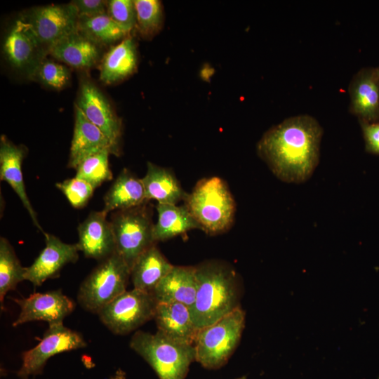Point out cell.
Instances as JSON below:
<instances>
[{
	"mask_svg": "<svg viewBox=\"0 0 379 379\" xmlns=\"http://www.w3.org/2000/svg\"><path fill=\"white\" fill-rule=\"evenodd\" d=\"M173 266L156 245H152L138 258L131 270L133 288L152 293Z\"/></svg>",
	"mask_w": 379,
	"mask_h": 379,
	"instance_id": "obj_23",
	"label": "cell"
},
{
	"mask_svg": "<svg viewBox=\"0 0 379 379\" xmlns=\"http://www.w3.org/2000/svg\"><path fill=\"white\" fill-rule=\"evenodd\" d=\"M157 305L152 293L133 288L117 296L98 314L113 333L125 335L154 319Z\"/></svg>",
	"mask_w": 379,
	"mask_h": 379,
	"instance_id": "obj_8",
	"label": "cell"
},
{
	"mask_svg": "<svg viewBox=\"0 0 379 379\" xmlns=\"http://www.w3.org/2000/svg\"><path fill=\"white\" fill-rule=\"evenodd\" d=\"M349 111L359 121H379V75L376 67H364L353 77L348 87Z\"/></svg>",
	"mask_w": 379,
	"mask_h": 379,
	"instance_id": "obj_15",
	"label": "cell"
},
{
	"mask_svg": "<svg viewBox=\"0 0 379 379\" xmlns=\"http://www.w3.org/2000/svg\"><path fill=\"white\" fill-rule=\"evenodd\" d=\"M368 153L379 155V121H359Z\"/></svg>",
	"mask_w": 379,
	"mask_h": 379,
	"instance_id": "obj_34",
	"label": "cell"
},
{
	"mask_svg": "<svg viewBox=\"0 0 379 379\" xmlns=\"http://www.w3.org/2000/svg\"><path fill=\"white\" fill-rule=\"evenodd\" d=\"M25 156V150L23 147L15 145L5 135H1L0 140V179L6 182L12 187L27 211L34 225L45 236L46 233L39 225L37 215L26 192L22 171V164Z\"/></svg>",
	"mask_w": 379,
	"mask_h": 379,
	"instance_id": "obj_18",
	"label": "cell"
},
{
	"mask_svg": "<svg viewBox=\"0 0 379 379\" xmlns=\"http://www.w3.org/2000/svg\"><path fill=\"white\" fill-rule=\"evenodd\" d=\"M55 186L75 208L86 206L95 190L89 182L77 177L57 182Z\"/></svg>",
	"mask_w": 379,
	"mask_h": 379,
	"instance_id": "obj_32",
	"label": "cell"
},
{
	"mask_svg": "<svg viewBox=\"0 0 379 379\" xmlns=\"http://www.w3.org/2000/svg\"><path fill=\"white\" fill-rule=\"evenodd\" d=\"M78 30L98 44H111L123 40L128 33L107 13L92 17L79 16Z\"/></svg>",
	"mask_w": 379,
	"mask_h": 379,
	"instance_id": "obj_27",
	"label": "cell"
},
{
	"mask_svg": "<svg viewBox=\"0 0 379 379\" xmlns=\"http://www.w3.org/2000/svg\"><path fill=\"white\" fill-rule=\"evenodd\" d=\"M44 237V248L34 262L25 268V280L31 282L34 287L40 286L47 279L58 277L65 265L74 263L79 258L77 244H66L48 233Z\"/></svg>",
	"mask_w": 379,
	"mask_h": 379,
	"instance_id": "obj_13",
	"label": "cell"
},
{
	"mask_svg": "<svg viewBox=\"0 0 379 379\" xmlns=\"http://www.w3.org/2000/svg\"><path fill=\"white\" fill-rule=\"evenodd\" d=\"M141 179L147 201L154 199L158 204H177L187 196L171 170L151 162H147V173Z\"/></svg>",
	"mask_w": 379,
	"mask_h": 379,
	"instance_id": "obj_24",
	"label": "cell"
},
{
	"mask_svg": "<svg viewBox=\"0 0 379 379\" xmlns=\"http://www.w3.org/2000/svg\"><path fill=\"white\" fill-rule=\"evenodd\" d=\"M184 201L201 230L208 234L225 232L234 222L235 201L226 182L219 177L199 180Z\"/></svg>",
	"mask_w": 379,
	"mask_h": 379,
	"instance_id": "obj_3",
	"label": "cell"
},
{
	"mask_svg": "<svg viewBox=\"0 0 379 379\" xmlns=\"http://www.w3.org/2000/svg\"><path fill=\"white\" fill-rule=\"evenodd\" d=\"M71 3L76 7L79 16L92 17L107 13V1L74 0Z\"/></svg>",
	"mask_w": 379,
	"mask_h": 379,
	"instance_id": "obj_35",
	"label": "cell"
},
{
	"mask_svg": "<svg viewBox=\"0 0 379 379\" xmlns=\"http://www.w3.org/2000/svg\"><path fill=\"white\" fill-rule=\"evenodd\" d=\"M44 86L61 89L69 82L70 74L64 65L48 59H42L30 74Z\"/></svg>",
	"mask_w": 379,
	"mask_h": 379,
	"instance_id": "obj_31",
	"label": "cell"
},
{
	"mask_svg": "<svg viewBox=\"0 0 379 379\" xmlns=\"http://www.w3.org/2000/svg\"><path fill=\"white\" fill-rule=\"evenodd\" d=\"M156 209L158 218L153 230L155 243L168 240L191 230H201L185 204H157Z\"/></svg>",
	"mask_w": 379,
	"mask_h": 379,
	"instance_id": "obj_26",
	"label": "cell"
},
{
	"mask_svg": "<svg viewBox=\"0 0 379 379\" xmlns=\"http://www.w3.org/2000/svg\"><path fill=\"white\" fill-rule=\"evenodd\" d=\"M197 291L190 307L196 327L209 326L239 307V284L227 264L208 260L195 266Z\"/></svg>",
	"mask_w": 379,
	"mask_h": 379,
	"instance_id": "obj_2",
	"label": "cell"
},
{
	"mask_svg": "<svg viewBox=\"0 0 379 379\" xmlns=\"http://www.w3.org/2000/svg\"><path fill=\"white\" fill-rule=\"evenodd\" d=\"M322 134L314 117L294 116L270 128L258 142L257 152L279 179L301 183L318 165Z\"/></svg>",
	"mask_w": 379,
	"mask_h": 379,
	"instance_id": "obj_1",
	"label": "cell"
},
{
	"mask_svg": "<svg viewBox=\"0 0 379 379\" xmlns=\"http://www.w3.org/2000/svg\"><path fill=\"white\" fill-rule=\"evenodd\" d=\"M131 348L152 368L159 379H185L195 360L194 345L172 340L161 332L136 331Z\"/></svg>",
	"mask_w": 379,
	"mask_h": 379,
	"instance_id": "obj_4",
	"label": "cell"
},
{
	"mask_svg": "<svg viewBox=\"0 0 379 379\" xmlns=\"http://www.w3.org/2000/svg\"><path fill=\"white\" fill-rule=\"evenodd\" d=\"M25 268L21 265L13 246L4 237L0 239V303L4 308L5 295L25 280Z\"/></svg>",
	"mask_w": 379,
	"mask_h": 379,
	"instance_id": "obj_28",
	"label": "cell"
},
{
	"mask_svg": "<svg viewBox=\"0 0 379 379\" xmlns=\"http://www.w3.org/2000/svg\"><path fill=\"white\" fill-rule=\"evenodd\" d=\"M158 331L175 341L194 345L199 329L190 307L180 302H159L154 317Z\"/></svg>",
	"mask_w": 379,
	"mask_h": 379,
	"instance_id": "obj_19",
	"label": "cell"
},
{
	"mask_svg": "<svg viewBox=\"0 0 379 379\" xmlns=\"http://www.w3.org/2000/svg\"><path fill=\"white\" fill-rule=\"evenodd\" d=\"M86 345L81 333L65 326L63 324L48 326L41 341L22 353V365L17 375L21 379L40 375L51 357L84 348Z\"/></svg>",
	"mask_w": 379,
	"mask_h": 379,
	"instance_id": "obj_9",
	"label": "cell"
},
{
	"mask_svg": "<svg viewBox=\"0 0 379 379\" xmlns=\"http://www.w3.org/2000/svg\"><path fill=\"white\" fill-rule=\"evenodd\" d=\"M79 13L70 2L34 8L25 20L41 46L48 49L56 42L78 30Z\"/></svg>",
	"mask_w": 379,
	"mask_h": 379,
	"instance_id": "obj_10",
	"label": "cell"
},
{
	"mask_svg": "<svg viewBox=\"0 0 379 379\" xmlns=\"http://www.w3.org/2000/svg\"><path fill=\"white\" fill-rule=\"evenodd\" d=\"M195 266H173L152 292L158 303L180 302L190 307L195 301Z\"/></svg>",
	"mask_w": 379,
	"mask_h": 379,
	"instance_id": "obj_20",
	"label": "cell"
},
{
	"mask_svg": "<svg viewBox=\"0 0 379 379\" xmlns=\"http://www.w3.org/2000/svg\"><path fill=\"white\" fill-rule=\"evenodd\" d=\"M376 70H377V72H378V74L379 75V66L378 67H376Z\"/></svg>",
	"mask_w": 379,
	"mask_h": 379,
	"instance_id": "obj_36",
	"label": "cell"
},
{
	"mask_svg": "<svg viewBox=\"0 0 379 379\" xmlns=\"http://www.w3.org/2000/svg\"><path fill=\"white\" fill-rule=\"evenodd\" d=\"M152 211L147 201L134 208L116 211L112 215L117 251L130 270L138 258L155 244Z\"/></svg>",
	"mask_w": 379,
	"mask_h": 379,
	"instance_id": "obj_7",
	"label": "cell"
},
{
	"mask_svg": "<svg viewBox=\"0 0 379 379\" xmlns=\"http://www.w3.org/2000/svg\"><path fill=\"white\" fill-rule=\"evenodd\" d=\"M109 149H105L83 159L76 167L75 177L83 179L95 189L103 182L112 179L109 164Z\"/></svg>",
	"mask_w": 379,
	"mask_h": 379,
	"instance_id": "obj_29",
	"label": "cell"
},
{
	"mask_svg": "<svg viewBox=\"0 0 379 379\" xmlns=\"http://www.w3.org/2000/svg\"><path fill=\"white\" fill-rule=\"evenodd\" d=\"M107 14L127 32L136 27V11L134 1L110 0L107 4Z\"/></svg>",
	"mask_w": 379,
	"mask_h": 379,
	"instance_id": "obj_33",
	"label": "cell"
},
{
	"mask_svg": "<svg viewBox=\"0 0 379 379\" xmlns=\"http://www.w3.org/2000/svg\"><path fill=\"white\" fill-rule=\"evenodd\" d=\"M48 52L54 58L78 69L93 67L100 57L98 44L79 30L56 42Z\"/></svg>",
	"mask_w": 379,
	"mask_h": 379,
	"instance_id": "obj_21",
	"label": "cell"
},
{
	"mask_svg": "<svg viewBox=\"0 0 379 379\" xmlns=\"http://www.w3.org/2000/svg\"><path fill=\"white\" fill-rule=\"evenodd\" d=\"M25 379H29V378H25Z\"/></svg>",
	"mask_w": 379,
	"mask_h": 379,
	"instance_id": "obj_38",
	"label": "cell"
},
{
	"mask_svg": "<svg viewBox=\"0 0 379 379\" xmlns=\"http://www.w3.org/2000/svg\"><path fill=\"white\" fill-rule=\"evenodd\" d=\"M4 50L14 67L27 69L29 74L43 59L44 51L25 20L15 23L5 39Z\"/></svg>",
	"mask_w": 379,
	"mask_h": 379,
	"instance_id": "obj_16",
	"label": "cell"
},
{
	"mask_svg": "<svg viewBox=\"0 0 379 379\" xmlns=\"http://www.w3.org/2000/svg\"><path fill=\"white\" fill-rule=\"evenodd\" d=\"M240 307L213 324L201 328L194 343L195 361L208 369L222 366L236 349L245 326Z\"/></svg>",
	"mask_w": 379,
	"mask_h": 379,
	"instance_id": "obj_5",
	"label": "cell"
},
{
	"mask_svg": "<svg viewBox=\"0 0 379 379\" xmlns=\"http://www.w3.org/2000/svg\"><path fill=\"white\" fill-rule=\"evenodd\" d=\"M20 311L13 323L15 327L34 321H44L48 326L63 324L75 308L74 302L61 290L34 293L27 298L13 299Z\"/></svg>",
	"mask_w": 379,
	"mask_h": 379,
	"instance_id": "obj_11",
	"label": "cell"
},
{
	"mask_svg": "<svg viewBox=\"0 0 379 379\" xmlns=\"http://www.w3.org/2000/svg\"><path fill=\"white\" fill-rule=\"evenodd\" d=\"M237 379H246V377H245V376H243V377H241V378H237Z\"/></svg>",
	"mask_w": 379,
	"mask_h": 379,
	"instance_id": "obj_37",
	"label": "cell"
},
{
	"mask_svg": "<svg viewBox=\"0 0 379 379\" xmlns=\"http://www.w3.org/2000/svg\"><path fill=\"white\" fill-rule=\"evenodd\" d=\"M138 55L135 41L126 37L112 46L104 55L100 65V79L107 84L122 81L137 68Z\"/></svg>",
	"mask_w": 379,
	"mask_h": 379,
	"instance_id": "obj_22",
	"label": "cell"
},
{
	"mask_svg": "<svg viewBox=\"0 0 379 379\" xmlns=\"http://www.w3.org/2000/svg\"><path fill=\"white\" fill-rule=\"evenodd\" d=\"M76 107L119 151L121 121L112 108L108 100L95 85L90 81L82 84Z\"/></svg>",
	"mask_w": 379,
	"mask_h": 379,
	"instance_id": "obj_12",
	"label": "cell"
},
{
	"mask_svg": "<svg viewBox=\"0 0 379 379\" xmlns=\"http://www.w3.org/2000/svg\"><path fill=\"white\" fill-rule=\"evenodd\" d=\"M147 201L142 179L125 168L105 194L103 211L108 213L113 211L128 209Z\"/></svg>",
	"mask_w": 379,
	"mask_h": 379,
	"instance_id": "obj_25",
	"label": "cell"
},
{
	"mask_svg": "<svg viewBox=\"0 0 379 379\" xmlns=\"http://www.w3.org/2000/svg\"><path fill=\"white\" fill-rule=\"evenodd\" d=\"M136 27L144 37L157 34L163 25L162 4L158 0H135Z\"/></svg>",
	"mask_w": 379,
	"mask_h": 379,
	"instance_id": "obj_30",
	"label": "cell"
},
{
	"mask_svg": "<svg viewBox=\"0 0 379 379\" xmlns=\"http://www.w3.org/2000/svg\"><path fill=\"white\" fill-rule=\"evenodd\" d=\"M131 270L116 251L100 261L81 283L77 294L79 305L86 310L98 312L126 291Z\"/></svg>",
	"mask_w": 379,
	"mask_h": 379,
	"instance_id": "obj_6",
	"label": "cell"
},
{
	"mask_svg": "<svg viewBox=\"0 0 379 379\" xmlns=\"http://www.w3.org/2000/svg\"><path fill=\"white\" fill-rule=\"evenodd\" d=\"M107 213L103 210L92 211L78 226L79 251L86 258L102 261L116 251L113 230Z\"/></svg>",
	"mask_w": 379,
	"mask_h": 379,
	"instance_id": "obj_14",
	"label": "cell"
},
{
	"mask_svg": "<svg viewBox=\"0 0 379 379\" xmlns=\"http://www.w3.org/2000/svg\"><path fill=\"white\" fill-rule=\"evenodd\" d=\"M105 149H109L113 154H119V151L104 133L76 107L68 166L75 169L83 159Z\"/></svg>",
	"mask_w": 379,
	"mask_h": 379,
	"instance_id": "obj_17",
	"label": "cell"
}]
</instances>
